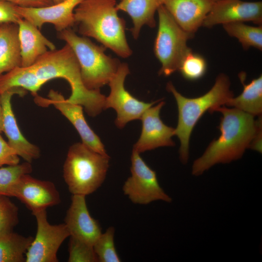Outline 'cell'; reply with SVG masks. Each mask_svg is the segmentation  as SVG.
Segmentation results:
<instances>
[{
    "instance_id": "obj_1",
    "label": "cell",
    "mask_w": 262,
    "mask_h": 262,
    "mask_svg": "<svg viewBox=\"0 0 262 262\" xmlns=\"http://www.w3.org/2000/svg\"><path fill=\"white\" fill-rule=\"evenodd\" d=\"M213 112L222 115L218 128L221 134L208 146L203 154L192 166V174L202 175L212 166L240 159L245 150L251 148L262 151V120L235 108L223 106Z\"/></svg>"
},
{
    "instance_id": "obj_2",
    "label": "cell",
    "mask_w": 262,
    "mask_h": 262,
    "mask_svg": "<svg viewBox=\"0 0 262 262\" xmlns=\"http://www.w3.org/2000/svg\"><path fill=\"white\" fill-rule=\"evenodd\" d=\"M115 0H82L74 11L75 24L84 37L93 38L105 48L126 58L132 50L125 34V21L118 16Z\"/></svg>"
},
{
    "instance_id": "obj_3",
    "label": "cell",
    "mask_w": 262,
    "mask_h": 262,
    "mask_svg": "<svg viewBox=\"0 0 262 262\" xmlns=\"http://www.w3.org/2000/svg\"><path fill=\"white\" fill-rule=\"evenodd\" d=\"M30 67L45 83L57 78L66 80L71 90L67 100L82 105L88 115L95 117L104 110L106 96L100 90H90L85 87L78 61L68 44L60 49L48 50Z\"/></svg>"
},
{
    "instance_id": "obj_4",
    "label": "cell",
    "mask_w": 262,
    "mask_h": 262,
    "mask_svg": "<svg viewBox=\"0 0 262 262\" xmlns=\"http://www.w3.org/2000/svg\"><path fill=\"white\" fill-rule=\"evenodd\" d=\"M230 86L229 77L220 73L208 92L197 98H188L179 93L171 82L167 83L166 89L173 95L178 106V124L174 135L180 142L179 158L183 164H186L189 159V141L193 129L206 111L213 112L215 108L226 105L233 97Z\"/></svg>"
},
{
    "instance_id": "obj_5",
    "label": "cell",
    "mask_w": 262,
    "mask_h": 262,
    "mask_svg": "<svg viewBox=\"0 0 262 262\" xmlns=\"http://www.w3.org/2000/svg\"><path fill=\"white\" fill-rule=\"evenodd\" d=\"M110 157L82 143L71 145L63 165V177L72 195L87 196L103 183L109 167Z\"/></svg>"
},
{
    "instance_id": "obj_6",
    "label": "cell",
    "mask_w": 262,
    "mask_h": 262,
    "mask_svg": "<svg viewBox=\"0 0 262 262\" xmlns=\"http://www.w3.org/2000/svg\"><path fill=\"white\" fill-rule=\"evenodd\" d=\"M73 50L78 61L83 83L90 90H100L110 82L121 63L107 55L106 48L92 42L86 37L78 35L70 28L58 33Z\"/></svg>"
},
{
    "instance_id": "obj_7",
    "label": "cell",
    "mask_w": 262,
    "mask_h": 262,
    "mask_svg": "<svg viewBox=\"0 0 262 262\" xmlns=\"http://www.w3.org/2000/svg\"><path fill=\"white\" fill-rule=\"evenodd\" d=\"M157 12L159 21L154 53L161 64L159 75L169 76L179 70L183 59L192 50L187 42L194 35L184 31L164 5Z\"/></svg>"
},
{
    "instance_id": "obj_8",
    "label": "cell",
    "mask_w": 262,
    "mask_h": 262,
    "mask_svg": "<svg viewBox=\"0 0 262 262\" xmlns=\"http://www.w3.org/2000/svg\"><path fill=\"white\" fill-rule=\"evenodd\" d=\"M131 160V175L123 185L124 194L136 204L147 205L156 201L171 202V197L160 186L156 172L134 149Z\"/></svg>"
},
{
    "instance_id": "obj_9",
    "label": "cell",
    "mask_w": 262,
    "mask_h": 262,
    "mask_svg": "<svg viewBox=\"0 0 262 262\" xmlns=\"http://www.w3.org/2000/svg\"><path fill=\"white\" fill-rule=\"evenodd\" d=\"M129 73L127 64L121 63L108 83L110 92L105 99L104 110L113 108L116 111L117 116L115 124L119 129L123 128L131 121L140 119L147 109L159 101L146 102L140 100L127 90L124 82Z\"/></svg>"
},
{
    "instance_id": "obj_10",
    "label": "cell",
    "mask_w": 262,
    "mask_h": 262,
    "mask_svg": "<svg viewBox=\"0 0 262 262\" xmlns=\"http://www.w3.org/2000/svg\"><path fill=\"white\" fill-rule=\"evenodd\" d=\"M37 225L36 235L26 254V262H57L58 251L64 241L70 236L65 223L50 224L46 210L32 213Z\"/></svg>"
},
{
    "instance_id": "obj_11",
    "label": "cell",
    "mask_w": 262,
    "mask_h": 262,
    "mask_svg": "<svg viewBox=\"0 0 262 262\" xmlns=\"http://www.w3.org/2000/svg\"><path fill=\"white\" fill-rule=\"evenodd\" d=\"M34 97V101L37 105L43 107L53 105L59 111L76 129L82 143L97 152L107 155L100 138L87 123L82 105L69 102L62 94L54 90L49 91L48 98L38 94Z\"/></svg>"
},
{
    "instance_id": "obj_12",
    "label": "cell",
    "mask_w": 262,
    "mask_h": 262,
    "mask_svg": "<svg viewBox=\"0 0 262 262\" xmlns=\"http://www.w3.org/2000/svg\"><path fill=\"white\" fill-rule=\"evenodd\" d=\"M26 90L21 87L10 88L0 95L2 109V132L8 139V144L25 162L31 163L40 156V150L23 136L17 125L13 112L11 98L16 94L23 97Z\"/></svg>"
},
{
    "instance_id": "obj_13",
    "label": "cell",
    "mask_w": 262,
    "mask_h": 262,
    "mask_svg": "<svg viewBox=\"0 0 262 262\" xmlns=\"http://www.w3.org/2000/svg\"><path fill=\"white\" fill-rule=\"evenodd\" d=\"M11 196L20 200L32 213L61 202L60 193L52 182L34 178L30 174L19 178L12 188Z\"/></svg>"
},
{
    "instance_id": "obj_14",
    "label": "cell",
    "mask_w": 262,
    "mask_h": 262,
    "mask_svg": "<svg viewBox=\"0 0 262 262\" xmlns=\"http://www.w3.org/2000/svg\"><path fill=\"white\" fill-rule=\"evenodd\" d=\"M251 22L262 25V2L219 0L205 17L202 26L211 28L218 24Z\"/></svg>"
},
{
    "instance_id": "obj_15",
    "label": "cell",
    "mask_w": 262,
    "mask_h": 262,
    "mask_svg": "<svg viewBox=\"0 0 262 262\" xmlns=\"http://www.w3.org/2000/svg\"><path fill=\"white\" fill-rule=\"evenodd\" d=\"M164 104V101H159L157 104L147 109L142 115L141 133L133 147V149L140 154L159 147L175 145L172 139L175 129L165 125L160 118V111Z\"/></svg>"
},
{
    "instance_id": "obj_16",
    "label": "cell",
    "mask_w": 262,
    "mask_h": 262,
    "mask_svg": "<svg viewBox=\"0 0 262 262\" xmlns=\"http://www.w3.org/2000/svg\"><path fill=\"white\" fill-rule=\"evenodd\" d=\"M82 0H64L51 5L39 7H25L16 5L21 17L41 29L45 23L54 25L58 32L75 25L74 11Z\"/></svg>"
},
{
    "instance_id": "obj_17",
    "label": "cell",
    "mask_w": 262,
    "mask_h": 262,
    "mask_svg": "<svg viewBox=\"0 0 262 262\" xmlns=\"http://www.w3.org/2000/svg\"><path fill=\"white\" fill-rule=\"evenodd\" d=\"M65 221L70 236L92 246L102 233L99 222L89 212L85 196L72 195Z\"/></svg>"
},
{
    "instance_id": "obj_18",
    "label": "cell",
    "mask_w": 262,
    "mask_h": 262,
    "mask_svg": "<svg viewBox=\"0 0 262 262\" xmlns=\"http://www.w3.org/2000/svg\"><path fill=\"white\" fill-rule=\"evenodd\" d=\"M219 0H164L163 5L177 23L194 35Z\"/></svg>"
},
{
    "instance_id": "obj_19",
    "label": "cell",
    "mask_w": 262,
    "mask_h": 262,
    "mask_svg": "<svg viewBox=\"0 0 262 262\" xmlns=\"http://www.w3.org/2000/svg\"><path fill=\"white\" fill-rule=\"evenodd\" d=\"M21 54V66L29 67L49 50L56 49L54 44L38 28L22 18L17 23Z\"/></svg>"
},
{
    "instance_id": "obj_20",
    "label": "cell",
    "mask_w": 262,
    "mask_h": 262,
    "mask_svg": "<svg viewBox=\"0 0 262 262\" xmlns=\"http://www.w3.org/2000/svg\"><path fill=\"white\" fill-rule=\"evenodd\" d=\"M164 0H121L116 4L117 10L127 13L131 18L133 27L131 32L134 39L138 38L142 27L150 28L156 25L155 14L163 5Z\"/></svg>"
},
{
    "instance_id": "obj_21",
    "label": "cell",
    "mask_w": 262,
    "mask_h": 262,
    "mask_svg": "<svg viewBox=\"0 0 262 262\" xmlns=\"http://www.w3.org/2000/svg\"><path fill=\"white\" fill-rule=\"evenodd\" d=\"M19 66L21 54L18 24H0V76Z\"/></svg>"
},
{
    "instance_id": "obj_22",
    "label": "cell",
    "mask_w": 262,
    "mask_h": 262,
    "mask_svg": "<svg viewBox=\"0 0 262 262\" xmlns=\"http://www.w3.org/2000/svg\"><path fill=\"white\" fill-rule=\"evenodd\" d=\"M243 86L241 94L229 99L226 104L228 106L235 108L253 116H260L262 113V76L252 80L246 84V74L241 72L238 75Z\"/></svg>"
},
{
    "instance_id": "obj_23",
    "label": "cell",
    "mask_w": 262,
    "mask_h": 262,
    "mask_svg": "<svg viewBox=\"0 0 262 262\" xmlns=\"http://www.w3.org/2000/svg\"><path fill=\"white\" fill-rule=\"evenodd\" d=\"M45 83L30 66H19L0 76V94L13 87H21L34 96Z\"/></svg>"
},
{
    "instance_id": "obj_24",
    "label": "cell",
    "mask_w": 262,
    "mask_h": 262,
    "mask_svg": "<svg viewBox=\"0 0 262 262\" xmlns=\"http://www.w3.org/2000/svg\"><path fill=\"white\" fill-rule=\"evenodd\" d=\"M33 237L13 231L0 237V262H24Z\"/></svg>"
},
{
    "instance_id": "obj_25",
    "label": "cell",
    "mask_w": 262,
    "mask_h": 262,
    "mask_svg": "<svg viewBox=\"0 0 262 262\" xmlns=\"http://www.w3.org/2000/svg\"><path fill=\"white\" fill-rule=\"evenodd\" d=\"M222 25L228 34L237 39L244 49L254 47L262 50V25L252 26L244 22H233Z\"/></svg>"
},
{
    "instance_id": "obj_26",
    "label": "cell",
    "mask_w": 262,
    "mask_h": 262,
    "mask_svg": "<svg viewBox=\"0 0 262 262\" xmlns=\"http://www.w3.org/2000/svg\"><path fill=\"white\" fill-rule=\"evenodd\" d=\"M115 229L109 227L104 233H101L93 245L94 249L99 262H120L114 243Z\"/></svg>"
},
{
    "instance_id": "obj_27",
    "label": "cell",
    "mask_w": 262,
    "mask_h": 262,
    "mask_svg": "<svg viewBox=\"0 0 262 262\" xmlns=\"http://www.w3.org/2000/svg\"><path fill=\"white\" fill-rule=\"evenodd\" d=\"M33 171L31 163L7 165L0 168V194L11 196L13 187L23 175L30 174Z\"/></svg>"
},
{
    "instance_id": "obj_28",
    "label": "cell",
    "mask_w": 262,
    "mask_h": 262,
    "mask_svg": "<svg viewBox=\"0 0 262 262\" xmlns=\"http://www.w3.org/2000/svg\"><path fill=\"white\" fill-rule=\"evenodd\" d=\"M207 68V64L205 59L191 50L183 59L178 70L185 79L195 81L205 75Z\"/></svg>"
},
{
    "instance_id": "obj_29",
    "label": "cell",
    "mask_w": 262,
    "mask_h": 262,
    "mask_svg": "<svg viewBox=\"0 0 262 262\" xmlns=\"http://www.w3.org/2000/svg\"><path fill=\"white\" fill-rule=\"evenodd\" d=\"M18 221L17 207L8 196L0 194V237L13 232Z\"/></svg>"
},
{
    "instance_id": "obj_30",
    "label": "cell",
    "mask_w": 262,
    "mask_h": 262,
    "mask_svg": "<svg viewBox=\"0 0 262 262\" xmlns=\"http://www.w3.org/2000/svg\"><path fill=\"white\" fill-rule=\"evenodd\" d=\"M68 262H98L93 246L69 236Z\"/></svg>"
},
{
    "instance_id": "obj_31",
    "label": "cell",
    "mask_w": 262,
    "mask_h": 262,
    "mask_svg": "<svg viewBox=\"0 0 262 262\" xmlns=\"http://www.w3.org/2000/svg\"><path fill=\"white\" fill-rule=\"evenodd\" d=\"M16 5L11 2L0 0V24L16 23L22 18L18 13Z\"/></svg>"
},
{
    "instance_id": "obj_32",
    "label": "cell",
    "mask_w": 262,
    "mask_h": 262,
    "mask_svg": "<svg viewBox=\"0 0 262 262\" xmlns=\"http://www.w3.org/2000/svg\"><path fill=\"white\" fill-rule=\"evenodd\" d=\"M19 163V156L0 133V168L3 165H15Z\"/></svg>"
},
{
    "instance_id": "obj_33",
    "label": "cell",
    "mask_w": 262,
    "mask_h": 262,
    "mask_svg": "<svg viewBox=\"0 0 262 262\" xmlns=\"http://www.w3.org/2000/svg\"><path fill=\"white\" fill-rule=\"evenodd\" d=\"M11 2L16 5L25 7H39L53 4L52 0H0Z\"/></svg>"
},
{
    "instance_id": "obj_34",
    "label": "cell",
    "mask_w": 262,
    "mask_h": 262,
    "mask_svg": "<svg viewBox=\"0 0 262 262\" xmlns=\"http://www.w3.org/2000/svg\"><path fill=\"white\" fill-rule=\"evenodd\" d=\"M2 132V109L0 99V133Z\"/></svg>"
},
{
    "instance_id": "obj_35",
    "label": "cell",
    "mask_w": 262,
    "mask_h": 262,
    "mask_svg": "<svg viewBox=\"0 0 262 262\" xmlns=\"http://www.w3.org/2000/svg\"><path fill=\"white\" fill-rule=\"evenodd\" d=\"M54 4L58 3L63 1L64 0H52Z\"/></svg>"
},
{
    "instance_id": "obj_36",
    "label": "cell",
    "mask_w": 262,
    "mask_h": 262,
    "mask_svg": "<svg viewBox=\"0 0 262 262\" xmlns=\"http://www.w3.org/2000/svg\"></svg>"
}]
</instances>
